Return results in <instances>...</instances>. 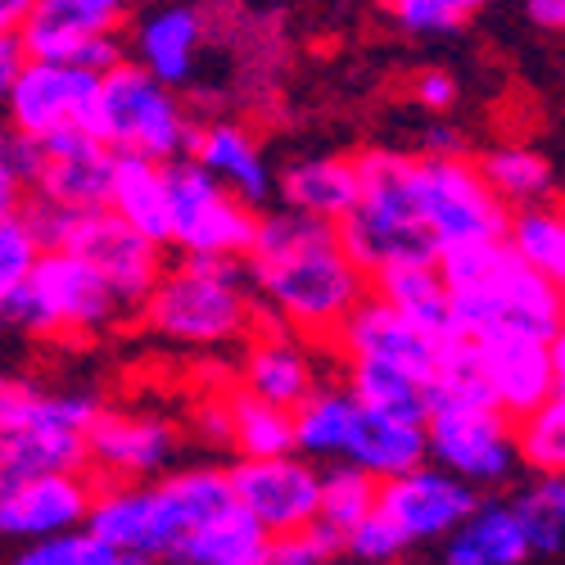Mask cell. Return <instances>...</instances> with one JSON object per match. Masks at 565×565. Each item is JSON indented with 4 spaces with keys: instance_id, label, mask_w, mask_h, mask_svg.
<instances>
[{
    "instance_id": "37",
    "label": "cell",
    "mask_w": 565,
    "mask_h": 565,
    "mask_svg": "<svg viewBox=\"0 0 565 565\" xmlns=\"http://www.w3.org/2000/svg\"><path fill=\"white\" fill-rule=\"evenodd\" d=\"M515 521L525 530L530 552L556 556L565 543V480L561 476H539L530 489H521L511 498Z\"/></svg>"
},
{
    "instance_id": "31",
    "label": "cell",
    "mask_w": 565,
    "mask_h": 565,
    "mask_svg": "<svg viewBox=\"0 0 565 565\" xmlns=\"http://www.w3.org/2000/svg\"><path fill=\"white\" fill-rule=\"evenodd\" d=\"M375 498H381V480H371L366 470L340 461L331 470H321V493H317V521L312 534L321 539L326 552H340L344 534L362 521V515L375 511Z\"/></svg>"
},
{
    "instance_id": "18",
    "label": "cell",
    "mask_w": 565,
    "mask_h": 565,
    "mask_svg": "<svg viewBox=\"0 0 565 565\" xmlns=\"http://www.w3.org/2000/svg\"><path fill=\"white\" fill-rule=\"evenodd\" d=\"M90 484L86 470H32V476H0V539L36 543L86 525Z\"/></svg>"
},
{
    "instance_id": "24",
    "label": "cell",
    "mask_w": 565,
    "mask_h": 565,
    "mask_svg": "<svg viewBox=\"0 0 565 565\" xmlns=\"http://www.w3.org/2000/svg\"><path fill=\"white\" fill-rule=\"evenodd\" d=\"M191 154L213 181H222L235 200H245L249 209H258L276 185H271V163L258 146V136L231 118H209L191 131Z\"/></svg>"
},
{
    "instance_id": "16",
    "label": "cell",
    "mask_w": 565,
    "mask_h": 565,
    "mask_svg": "<svg viewBox=\"0 0 565 565\" xmlns=\"http://www.w3.org/2000/svg\"><path fill=\"white\" fill-rule=\"evenodd\" d=\"M14 32L28 60L77 64L86 73H105L127 60L118 19L82 6V0H32Z\"/></svg>"
},
{
    "instance_id": "19",
    "label": "cell",
    "mask_w": 565,
    "mask_h": 565,
    "mask_svg": "<svg viewBox=\"0 0 565 565\" xmlns=\"http://www.w3.org/2000/svg\"><path fill=\"white\" fill-rule=\"evenodd\" d=\"M439 344L435 335L416 331L407 317H398L385 299H375L366 290V299L344 317V326L335 331L331 349L340 353V362H362V366H390V371H407L416 381H430L439 375Z\"/></svg>"
},
{
    "instance_id": "40",
    "label": "cell",
    "mask_w": 565,
    "mask_h": 565,
    "mask_svg": "<svg viewBox=\"0 0 565 565\" xmlns=\"http://www.w3.org/2000/svg\"><path fill=\"white\" fill-rule=\"evenodd\" d=\"M340 552L358 556L362 565H394V561L407 552V539L394 530L390 515H385L381 507H375L371 515H362V521H358V525L344 534Z\"/></svg>"
},
{
    "instance_id": "25",
    "label": "cell",
    "mask_w": 565,
    "mask_h": 565,
    "mask_svg": "<svg viewBox=\"0 0 565 565\" xmlns=\"http://www.w3.org/2000/svg\"><path fill=\"white\" fill-rule=\"evenodd\" d=\"M340 461L366 470L371 480H394L403 470L426 461V426L416 416H394V412H375L358 403Z\"/></svg>"
},
{
    "instance_id": "39",
    "label": "cell",
    "mask_w": 565,
    "mask_h": 565,
    "mask_svg": "<svg viewBox=\"0 0 565 565\" xmlns=\"http://www.w3.org/2000/svg\"><path fill=\"white\" fill-rule=\"evenodd\" d=\"M385 14L412 36H439L476 19L489 0H381Z\"/></svg>"
},
{
    "instance_id": "32",
    "label": "cell",
    "mask_w": 565,
    "mask_h": 565,
    "mask_svg": "<svg viewBox=\"0 0 565 565\" xmlns=\"http://www.w3.org/2000/svg\"><path fill=\"white\" fill-rule=\"evenodd\" d=\"M353 416H358V398L340 385H317L295 412V452H303L308 461H340L349 430H353Z\"/></svg>"
},
{
    "instance_id": "3",
    "label": "cell",
    "mask_w": 565,
    "mask_h": 565,
    "mask_svg": "<svg viewBox=\"0 0 565 565\" xmlns=\"http://www.w3.org/2000/svg\"><path fill=\"white\" fill-rule=\"evenodd\" d=\"M435 267L448 286L452 335H470L480 326L511 321L543 335H565V299L561 280H547L515 263L502 241L448 245L435 254Z\"/></svg>"
},
{
    "instance_id": "14",
    "label": "cell",
    "mask_w": 565,
    "mask_h": 565,
    "mask_svg": "<svg viewBox=\"0 0 565 565\" xmlns=\"http://www.w3.org/2000/svg\"><path fill=\"white\" fill-rule=\"evenodd\" d=\"M226 484H231V502L245 515H254V525L267 539L312 530V521H317L321 470L303 452L241 457L226 470Z\"/></svg>"
},
{
    "instance_id": "12",
    "label": "cell",
    "mask_w": 565,
    "mask_h": 565,
    "mask_svg": "<svg viewBox=\"0 0 565 565\" xmlns=\"http://www.w3.org/2000/svg\"><path fill=\"white\" fill-rule=\"evenodd\" d=\"M258 213L213 181L191 154L168 163V245L185 258L241 263L254 245Z\"/></svg>"
},
{
    "instance_id": "30",
    "label": "cell",
    "mask_w": 565,
    "mask_h": 565,
    "mask_svg": "<svg viewBox=\"0 0 565 565\" xmlns=\"http://www.w3.org/2000/svg\"><path fill=\"white\" fill-rule=\"evenodd\" d=\"M530 552L511 502H476V511L448 534L444 565H521Z\"/></svg>"
},
{
    "instance_id": "27",
    "label": "cell",
    "mask_w": 565,
    "mask_h": 565,
    "mask_svg": "<svg viewBox=\"0 0 565 565\" xmlns=\"http://www.w3.org/2000/svg\"><path fill=\"white\" fill-rule=\"evenodd\" d=\"M271 185H280V200H286L290 213L340 226L358 200V163L349 154L295 159L280 177H271Z\"/></svg>"
},
{
    "instance_id": "23",
    "label": "cell",
    "mask_w": 565,
    "mask_h": 565,
    "mask_svg": "<svg viewBox=\"0 0 565 565\" xmlns=\"http://www.w3.org/2000/svg\"><path fill=\"white\" fill-rule=\"evenodd\" d=\"M209 45V19L200 6H185V0H168L154 6L150 14H140L131 28V41L122 45L127 60L136 68H146L154 82L181 90L195 77L200 55Z\"/></svg>"
},
{
    "instance_id": "28",
    "label": "cell",
    "mask_w": 565,
    "mask_h": 565,
    "mask_svg": "<svg viewBox=\"0 0 565 565\" xmlns=\"http://www.w3.org/2000/svg\"><path fill=\"white\" fill-rule=\"evenodd\" d=\"M476 168L507 213L556 204V168L534 140H498L476 159Z\"/></svg>"
},
{
    "instance_id": "2",
    "label": "cell",
    "mask_w": 565,
    "mask_h": 565,
    "mask_svg": "<svg viewBox=\"0 0 565 565\" xmlns=\"http://www.w3.org/2000/svg\"><path fill=\"white\" fill-rule=\"evenodd\" d=\"M226 502H231L226 470L185 466L163 476L159 484L140 480V484L96 489L86 511V530L140 561H172L177 543Z\"/></svg>"
},
{
    "instance_id": "35",
    "label": "cell",
    "mask_w": 565,
    "mask_h": 565,
    "mask_svg": "<svg viewBox=\"0 0 565 565\" xmlns=\"http://www.w3.org/2000/svg\"><path fill=\"white\" fill-rule=\"evenodd\" d=\"M502 245L511 249L515 263H525L530 271L561 280L565 276V217L556 204H534L507 213Z\"/></svg>"
},
{
    "instance_id": "20",
    "label": "cell",
    "mask_w": 565,
    "mask_h": 565,
    "mask_svg": "<svg viewBox=\"0 0 565 565\" xmlns=\"http://www.w3.org/2000/svg\"><path fill=\"white\" fill-rule=\"evenodd\" d=\"M476 502H480L476 484L448 476L435 461H420L394 480H381V498H375V507L394 521V530L407 539V547L448 539L466 515L476 511Z\"/></svg>"
},
{
    "instance_id": "21",
    "label": "cell",
    "mask_w": 565,
    "mask_h": 565,
    "mask_svg": "<svg viewBox=\"0 0 565 565\" xmlns=\"http://www.w3.org/2000/svg\"><path fill=\"white\" fill-rule=\"evenodd\" d=\"M41 163L32 177V200L60 213H90L105 209L109 195V172H114V150L90 131H64L51 140H36Z\"/></svg>"
},
{
    "instance_id": "29",
    "label": "cell",
    "mask_w": 565,
    "mask_h": 565,
    "mask_svg": "<svg viewBox=\"0 0 565 565\" xmlns=\"http://www.w3.org/2000/svg\"><path fill=\"white\" fill-rule=\"evenodd\" d=\"M105 209L131 231L168 245V163L140 159V154H114Z\"/></svg>"
},
{
    "instance_id": "36",
    "label": "cell",
    "mask_w": 565,
    "mask_h": 565,
    "mask_svg": "<svg viewBox=\"0 0 565 565\" xmlns=\"http://www.w3.org/2000/svg\"><path fill=\"white\" fill-rule=\"evenodd\" d=\"M515 466H530L534 476H561L565 470V394L515 416Z\"/></svg>"
},
{
    "instance_id": "48",
    "label": "cell",
    "mask_w": 565,
    "mask_h": 565,
    "mask_svg": "<svg viewBox=\"0 0 565 565\" xmlns=\"http://www.w3.org/2000/svg\"><path fill=\"white\" fill-rule=\"evenodd\" d=\"M267 547V543H263ZM226 565H263V552H254V556H241V561H226Z\"/></svg>"
},
{
    "instance_id": "11",
    "label": "cell",
    "mask_w": 565,
    "mask_h": 565,
    "mask_svg": "<svg viewBox=\"0 0 565 565\" xmlns=\"http://www.w3.org/2000/svg\"><path fill=\"white\" fill-rule=\"evenodd\" d=\"M461 340L476 353V371L489 403L502 407L511 420L547 403L565 385V335H543L530 331V326L493 321Z\"/></svg>"
},
{
    "instance_id": "10",
    "label": "cell",
    "mask_w": 565,
    "mask_h": 565,
    "mask_svg": "<svg viewBox=\"0 0 565 565\" xmlns=\"http://www.w3.org/2000/svg\"><path fill=\"white\" fill-rule=\"evenodd\" d=\"M426 426V461L466 484H502L515 470V420L484 394H435Z\"/></svg>"
},
{
    "instance_id": "1",
    "label": "cell",
    "mask_w": 565,
    "mask_h": 565,
    "mask_svg": "<svg viewBox=\"0 0 565 565\" xmlns=\"http://www.w3.org/2000/svg\"><path fill=\"white\" fill-rule=\"evenodd\" d=\"M241 267L263 321L286 326L308 344H331L344 317L371 290V276L349 254L340 226L290 209L258 217Z\"/></svg>"
},
{
    "instance_id": "38",
    "label": "cell",
    "mask_w": 565,
    "mask_h": 565,
    "mask_svg": "<svg viewBox=\"0 0 565 565\" xmlns=\"http://www.w3.org/2000/svg\"><path fill=\"white\" fill-rule=\"evenodd\" d=\"M10 565H150V561H140V556H131V552L105 543L100 534H90V530L82 525V530L55 534V539L23 543V552H19Z\"/></svg>"
},
{
    "instance_id": "4",
    "label": "cell",
    "mask_w": 565,
    "mask_h": 565,
    "mask_svg": "<svg viewBox=\"0 0 565 565\" xmlns=\"http://www.w3.org/2000/svg\"><path fill=\"white\" fill-rule=\"evenodd\" d=\"M150 331L177 349H226L241 344L263 321L249 276L226 258H181L163 267L150 299L136 312Z\"/></svg>"
},
{
    "instance_id": "6",
    "label": "cell",
    "mask_w": 565,
    "mask_h": 565,
    "mask_svg": "<svg viewBox=\"0 0 565 565\" xmlns=\"http://www.w3.org/2000/svg\"><path fill=\"white\" fill-rule=\"evenodd\" d=\"M41 249H68L77 254L90 271L105 280V290L114 295V303L122 308V317H136L140 303L150 299L154 280L163 276V245L150 235L131 231L127 222H118L109 209H90V213H60L32 200V209H23Z\"/></svg>"
},
{
    "instance_id": "13",
    "label": "cell",
    "mask_w": 565,
    "mask_h": 565,
    "mask_svg": "<svg viewBox=\"0 0 565 565\" xmlns=\"http://www.w3.org/2000/svg\"><path fill=\"white\" fill-rule=\"evenodd\" d=\"M416 213L435 241V254L448 245L502 241L507 209L493 200L476 159L461 154H416Z\"/></svg>"
},
{
    "instance_id": "44",
    "label": "cell",
    "mask_w": 565,
    "mask_h": 565,
    "mask_svg": "<svg viewBox=\"0 0 565 565\" xmlns=\"http://www.w3.org/2000/svg\"><path fill=\"white\" fill-rule=\"evenodd\" d=\"M23 64H28V55H23L19 32H0V100H6V90L14 86Z\"/></svg>"
},
{
    "instance_id": "17",
    "label": "cell",
    "mask_w": 565,
    "mask_h": 565,
    "mask_svg": "<svg viewBox=\"0 0 565 565\" xmlns=\"http://www.w3.org/2000/svg\"><path fill=\"white\" fill-rule=\"evenodd\" d=\"M181 448V435L159 412H127V407H96L86 426V466L105 484H140L163 476Z\"/></svg>"
},
{
    "instance_id": "42",
    "label": "cell",
    "mask_w": 565,
    "mask_h": 565,
    "mask_svg": "<svg viewBox=\"0 0 565 565\" xmlns=\"http://www.w3.org/2000/svg\"><path fill=\"white\" fill-rule=\"evenodd\" d=\"M412 100L426 109V114H448L457 105V77L444 73V68H426V73H416L412 77Z\"/></svg>"
},
{
    "instance_id": "26",
    "label": "cell",
    "mask_w": 565,
    "mask_h": 565,
    "mask_svg": "<svg viewBox=\"0 0 565 565\" xmlns=\"http://www.w3.org/2000/svg\"><path fill=\"white\" fill-rule=\"evenodd\" d=\"M371 295L385 299L398 317H407L416 331L435 340L452 335V312H448V286L435 267V258H398L371 271Z\"/></svg>"
},
{
    "instance_id": "43",
    "label": "cell",
    "mask_w": 565,
    "mask_h": 565,
    "mask_svg": "<svg viewBox=\"0 0 565 565\" xmlns=\"http://www.w3.org/2000/svg\"><path fill=\"white\" fill-rule=\"evenodd\" d=\"M195 435L204 444H222L226 448V390L222 394H209L200 407H195Z\"/></svg>"
},
{
    "instance_id": "41",
    "label": "cell",
    "mask_w": 565,
    "mask_h": 565,
    "mask_svg": "<svg viewBox=\"0 0 565 565\" xmlns=\"http://www.w3.org/2000/svg\"><path fill=\"white\" fill-rule=\"evenodd\" d=\"M331 552L321 547V539L312 530H299V534H276L267 539L263 547V565H326Z\"/></svg>"
},
{
    "instance_id": "9",
    "label": "cell",
    "mask_w": 565,
    "mask_h": 565,
    "mask_svg": "<svg viewBox=\"0 0 565 565\" xmlns=\"http://www.w3.org/2000/svg\"><path fill=\"white\" fill-rule=\"evenodd\" d=\"M118 321H122V308L105 290V280L68 249H41L23 290L6 312V326H19V331L36 340H64V344L100 340Z\"/></svg>"
},
{
    "instance_id": "5",
    "label": "cell",
    "mask_w": 565,
    "mask_h": 565,
    "mask_svg": "<svg viewBox=\"0 0 565 565\" xmlns=\"http://www.w3.org/2000/svg\"><path fill=\"white\" fill-rule=\"evenodd\" d=\"M358 163V200L340 222L349 254L371 276L375 267L398 258H435V241L416 213V154L403 150H366Z\"/></svg>"
},
{
    "instance_id": "50",
    "label": "cell",
    "mask_w": 565,
    "mask_h": 565,
    "mask_svg": "<svg viewBox=\"0 0 565 565\" xmlns=\"http://www.w3.org/2000/svg\"><path fill=\"white\" fill-rule=\"evenodd\" d=\"M0 385H6V375H0Z\"/></svg>"
},
{
    "instance_id": "34",
    "label": "cell",
    "mask_w": 565,
    "mask_h": 565,
    "mask_svg": "<svg viewBox=\"0 0 565 565\" xmlns=\"http://www.w3.org/2000/svg\"><path fill=\"white\" fill-rule=\"evenodd\" d=\"M263 543H267V534L254 525V515H245L235 502H226L222 511H213L209 521H200L177 543L172 561H181V565H226V561L263 552Z\"/></svg>"
},
{
    "instance_id": "15",
    "label": "cell",
    "mask_w": 565,
    "mask_h": 565,
    "mask_svg": "<svg viewBox=\"0 0 565 565\" xmlns=\"http://www.w3.org/2000/svg\"><path fill=\"white\" fill-rule=\"evenodd\" d=\"M100 73H86L77 64L28 60L6 90V127L23 140H51L64 131H90Z\"/></svg>"
},
{
    "instance_id": "45",
    "label": "cell",
    "mask_w": 565,
    "mask_h": 565,
    "mask_svg": "<svg viewBox=\"0 0 565 565\" xmlns=\"http://www.w3.org/2000/svg\"><path fill=\"white\" fill-rule=\"evenodd\" d=\"M525 19L539 32H561L565 28V0H525Z\"/></svg>"
},
{
    "instance_id": "7",
    "label": "cell",
    "mask_w": 565,
    "mask_h": 565,
    "mask_svg": "<svg viewBox=\"0 0 565 565\" xmlns=\"http://www.w3.org/2000/svg\"><path fill=\"white\" fill-rule=\"evenodd\" d=\"M90 394L41 390L28 381L0 385V476L32 470H86V426L96 416Z\"/></svg>"
},
{
    "instance_id": "49",
    "label": "cell",
    "mask_w": 565,
    "mask_h": 565,
    "mask_svg": "<svg viewBox=\"0 0 565 565\" xmlns=\"http://www.w3.org/2000/svg\"><path fill=\"white\" fill-rule=\"evenodd\" d=\"M6 140H10V127H6V118H0V150H6Z\"/></svg>"
},
{
    "instance_id": "33",
    "label": "cell",
    "mask_w": 565,
    "mask_h": 565,
    "mask_svg": "<svg viewBox=\"0 0 565 565\" xmlns=\"http://www.w3.org/2000/svg\"><path fill=\"white\" fill-rule=\"evenodd\" d=\"M226 448L241 457L295 452V420L286 407H271L245 390H226Z\"/></svg>"
},
{
    "instance_id": "46",
    "label": "cell",
    "mask_w": 565,
    "mask_h": 565,
    "mask_svg": "<svg viewBox=\"0 0 565 565\" xmlns=\"http://www.w3.org/2000/svg\"><path fill=\"white\" fill-rule=\"evenodd\" d=\"M28 6H32V0H0V32H14Z\"/></svg>"
},
{
    "instance_id": "47",
    "label": "cell",
    "mask_w": 565,
    "mask_h": 565,
    "mask_svg": "<svg viewBox=\"0 0 565 565\" xmlns=\"http://www.w3.org/2000/svg\"><path fill=\"white\" fill-rule=\"evenodd\" d=\"M82 6H90V10H100V14H109V19L122 23V14L136 6V0H82Z\"/></svg>"
},
{
    "instance_id": "22",
    "label": "cell",
    "mask_w": 565,
    "mask_h": 565,
    "mask_svg": "<svg viewBox=\"0 0 565 565\" xmlns=\"http://www.w3.org/2000/svg\"><path fill=\"white\" fill-rule=\"evenodd\" d=\"M317 358L312 344L276 321H258L245 335V358L235 366V390H245L271 407L295 412L317 390Z\"/></svg>"
},
{
    "instance_id": "8",
    "label": "cell",
    "mask_w": 565,
    "mask_h": 565,
    "mask_svg": "<svg viewBox=\"0 0 565 565\" xmlns=\"http://www.w3.org/2000/svg\"><path fill=\"white\" fill-rule=\"evenodd\" d=\"M195 118L181 105L172 86L154 82L131 60L114 64L96 82V109H90V136L105 140L114 154H140V159H185L191 150Z\"/></svg>"
}]
</instances>
